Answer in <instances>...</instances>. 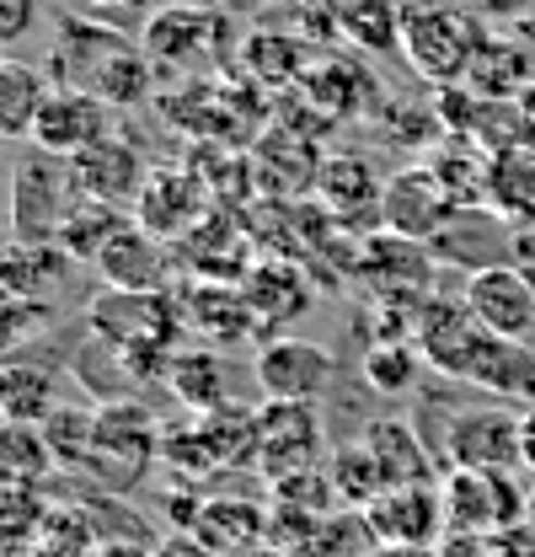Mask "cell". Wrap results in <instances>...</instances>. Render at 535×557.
<instances>
[{"label": "cell", "instance_id": "obj_1", "mask_svg": "<svg viewBox=\"0 0 535 557\" xmlns=\"http://www.w3.org/2000/svg\"><path fill=\"white\" fill-rule=\"evenodd\" d=\"M54 86H80L91 97H102L108 108H139L150 97V60L145 49L129 44L113 27H97L86 16H65L60 22V44H54Z\"/></svg>", "mask_w": 535, "mask_h": 557}, {"label": "cell", "instance_id": "obj_2", "mask_svg": "<svg viewBox=\"0 0 535 557\" xmlns=\"http://www.w3.org/2000/svg\"><path fill=\"white\" fill-rule=\"evenodd\" d=\"M476 49H482V38H476V22L466 11H456L445 0H412L401 11V54L412 60L418 75L456 86L471 70Z\"/></svg>", "mask_w": 535, "mask_h": 557}, {"label": "cell", "instance_id": "obj_3", "mask_svg": "<svg viewBox=\"0 0 535 557\" xmlns=\"http://www.w3.org/2000/svg\"><path fill=\"white\" fill-rule=\"evenodd\" d=\"M80 205V183H75V166L65 156H49V150H27L11 172V225L22 242H54L65 214Z\"/></svg>", "mask_w": 535, "mask_h": 557}, {"label": "cell", "instance_id": "obj_4", "mask_svg": "<svg viewBox=\"0 0 535 557\" xmlns=\"http://www.w3.org/2000/svg\"><path fill=\"white\" fill-rule=\"evenodd\" d=\"M439 493H445L450 531H471V536H498L525 525V504H531V487L514 472H476V467L439 472Z\"/></svg>", "mask_w": 535, "mask_h": 557}, {"label": "cell", "instance_id": "obj_5", "mask_svg": "<svg viewBox=\"0 0 535 557\" xmlns=\"http://www.w3.org/2000/svg\"><path fill=\"white\" fill-rule=\"evenodd\" d=\"M150 456H155V429H150V413L139 408V397L97 408V434H91V450H86L80 472H91L113 493H129L145 478Z\"/></svg>", "mask_w": 535, "mask_h": 557}, {"label": "cell", "instance_id": "obj_6", "mask_svg": "<svg viewBox=\"0 0 535 557\" xmlns=\"http://www.w3.org/2000/svg\"><path fill=\"white\" fill-rule=\"evenodd\" d=\"M252 375H258L263 403H316V397H327V386L337 381V359L322 344L273 333V338H258Z\"/></svg>", "mask_w": 535, "mask_h": 557}, {"label": "cell", "instance_id": "obj_7", "mask_svg": "<svg viewBox=\"0 0 535 557\" xmlns=\"http://www.w3.org/2000/svg\"><path fill=\"white\" fill-rule=\"evenodd\" d=\"M456 214H461V205L450 199V188L439 183V172L428 161L423 166H401V172L386 177V194H381V225L386 231L434 247L456 225Z\"/></svg>", "mask_w": 535, "mask_h": 557}, {"label": "cell", "instance_id": "obj_8", "mask_svg": "<svg viewBox=\"0 0 535 557\" xmlns=\"http://www.w3.org/2000/svg\"><path fill=\"white\" fill-rule=\"evenodd\" d=\"M445 467L525 472V461H520V413L503 408V403L450 413V423H445Z\"/></svg>", "mask_w": 535, "mask_h": 557}, {"label": "cell", "instance_id": "obj_9", "mask_svg": "<svg viewBox=\"0 0 535 557\" xmlns=\"http://www.w3.org/2000/svg\"><path fill=\"white\" fill-rule=\"evenodd\" d=\"M252 467L263 472L268 483H284L295 472L322 467V418H316V403H263Z\"/></svg>", "mask_w": 535, "mask_h": 557}, {"label": "cell", "instance_id": "obj_10", "mask_svg": "<svg viewBox=\"0 0 535 557\" xmlns=\"http://www.w3.org/2000/svg\"><path fill=\"white\" fill-rule=\"evenodd\" d=\"M461 300L493 338H514V344L535 338V278L525 269H514V263L471 269Z\"/></svg>", "mask_w": 535, "mask_h": 557}, {"label": "cell", "instance_id": "obj_11", "mask_svg": "<svg viewBox=\"0 0 535 557\" xmlns=\"http://www.w3.org/2000/svg\"><path fill=\"white\" fill-rule=\"evenodd\" d=\"M113 113H119V108H108L102 97H91V91H80V86H54L27 145L75 161V156H86L91 145L119 135V129H113Z\"/></svg>", "mask_w": 535, "mask_h": 557}, {"label": "cell", "instance_id": "obj_12", "mask_svg": "<svg viewBox=\"0 0 535 557\" xmlns=\"http://www.w3.org/2000/svg\"><path fill=\"white\" fill-rule=\"evenodd\" d=\"M482 333H487V327L471 317L466 300H439V295H428V300L412 311V344L423 348L428 370H439L445 381H461V375H466Z\"/></svg>", "mask_w": 535, "mask_h": 557}, {"label": "cell", "instance_id": "obj_13", "mask_svg": "<svg viewBox=\"0 0 535 557\" xmlns=\"http://www.w3.org/2000/svg\"><path fill=\"white\" fill-rule=\"evenodd\" d=\"M364 515H370V525H375V536H381L386 547H439V536L450 531L439 483L386 487Z\"/></svg>", "mask_w": 535, "mask_h": 557}, {"label": "cell", "instance_id": "obj_14", "mask_svg": "<svg viewBox=\"0 0 535 557\" xmlns=\"http://www.w3.org/2000/svg\"><path fill=\"white\" fill-rule=\"evenodd\" d=\"M241 295H247V306H252V317H258V333L273 338V333H284L289 322H300V317L311 311L316 278L306 274L300 258H263V263L247 269Z\"/></svg>", "mask_w": 535, "mask_h": 557}, {"label": "cell", "instance_id": "obj_15", "mask_svg": "<svg viewBox=\"0 0 535 557\" xmlns=\"http://www.w3.org/2000/svg\"><path fill=\"white\" fill-rule=\"evenodd\" d=\"M353 269L370 278L386 300H428V278H434V263H428V247L423 242H407L397 231H375V236H364L359 242V258H353Z\"/></svg>", "mask_w": 535, "mask_h": 557}, {"label": "cell", "instance_id": "obj_16", "mask_svg": "<svg viewBox=\"0 0 535 557\" xmlns=\"http://www.w3.org/2000/svg\"><path fill=\"white\" fill-rule=\"evenodd\" d=\"M177 311H183V333H194L209 348H225L236 338H263L241 284L231 289L225 278H194V289L177 300Z\"/></svg>", "mask_w": 535, "mask_h": 557}, {"label": "cell", "instance_id": "obj_17", "mask_svg": "<svg viewBox=\"0 0 535 557\" xmlns=\"http://www.w3.org/2000/svg\"><path fill=\"white\" fill-rule=\"evenodd\" d=\"M70 258L60 242H22L11 236V247L0 252V295L5 300H27V306H54V295L65 289Z\"/></svg>", "mask_w": 535, "mask_h": 557}, {"label": "cell", "instance_id": "obj_18", "mask_svg": "<svg viewBox=\"0 0 535 557\" xmlns=\"http://www.w3.org/2000/svg\"><path fill=\"white\" fill-rule=\"evenodd\" d=\"M214 33H220V22L203 11V5H161L150 22H145V33H139V49H145V60L155 70H188L194 60L209 54V44H214Z\"/></svg>", "mask_w": 535, "mask_h": 557}, {"label": "cell", "instance_id": "obj_19", "mask_svg": "<svg viewBox=\"0 0 535 557\" xmlns=\"http://www.w3.org/2000/svg\"><path fill=\"white\" fill-rule=\"evenodd\" d=\"M70 166H75V183H80V194H86V199H102V205H119V209H134V199H139V194H145V183H150L145 156H139L124 135L91 145V150H86V156H75Z\"/></svg>", "mask_w": 535, "mask_h": 557}, {"label": "cell", "instance_id": "obj_20", "mask_svg": "<svg viewBox=\"0 0 535 557\" xmlns=\"http://www.w3.org/2000/svg\"><path fill=\"white\" fill-rule=\"evenodd\" d=\"M91 269L108 278L113 289H166V278H172V247H166V236H155V231H145L139 220H129V225L97 252Z\"/></svg>", "mask_w": 535, "mask_h": 557}, {"label": "cell", "instance_id": "obj_21", "mask_svg": "<svg viewBox=\"0 0 535 557\" xmlns=\"http://www.w3.org/2000/svg\"><path fill=\"white\" fill-rule=\"evenodd\" d=\"M461 386H476V392H487V397H498V403H520V408H531L535 403V348L514 344V338H493V333H482V344H476V354H471Z\"/></svg>", "mask_w": 535, "mask_h": 557}, {"label": "cell", "instance_id": "obj_22", "mask_svg": "<svg viewBox=\"0 0 535 557\" xmlns=\"http://www.w3.org/2000/svg\"><path fill=\"white\" fill-rule=\"evenodd\" d=\"M381 194L386 183L375 177V166L364 156H327L322 161V177H316V199L333 214L337 225H353L359 214H370L381 225Z\"/></svg>", "mask_w": 535, "mask_h": 557}, {"label": "cell", "instance_id": "obj_23", "mask_svg": "<svg viewBox=\"0 0 535 557\" xmlns=\"http://www.w3.org/2000/svg\"><path fill=\"white\" fill-rule=\"evenodd\" d=\"M54 408H60V370L27 354H5L0 359V418L49 423Z\"/></svg>", "mask_w": 535, "mask_h": 557}, {"label": "cell", "instance_id": "obj_24", "mask_svg": "<svg viewBox=\"0 0 535 557\" xmlns=\"http://www.w3.org/2000/svg\"><path fill=\"white\" fill-rule=\"evenodd\" d=\"M359 440L370 445V456H375V467H381L386 487L439 483V472H434V450L418 440V429H412L407 418H375Z\"/></svg>", "mask_w": 535, "mask_h": 557}, {"label": "cell", "instance_id": "obj_25", "mask_svg": "<svg viewBox=\"0 0 535 557\" xmlns=\"http://www.w3.org/2000/svg\"><path fill=\"white\" fill-rule=\"evenodd\" d=\"M203 188L194 172H150L145 194L134 199V220L155 236H177L188 225H199Z\"/></svg>", "mask_w": 535, "mask_h": 557}, {"label": "cell", "instance_id": "obj_26", "mask_svg": "<svg viewBox=\"0 0 535 557\" xmlns=\"http://www.w3.org/2000/svg\"><path fill=\"white\" fill-rule=\"evenodd\" d=\"M161 386H172L194 413H220V408H231V364H225L220 348H209V344L177 348Z\"/></svg>", "mask_w": 535, "mask_h": 557}, {"label": "cell", "instance_id": "obj_27", "mask_svg": "<svg viewBox=\"0 0 535 557\" xmlns=\"http://www.w3.org/2000/svg\"><path fill=\"white\" fill-rule=\"evenodd\" d=\"M70 375L86 386V397L91 403H134V386H139V375H134L129 354L113 344V338H102V333H91L86 327V338L80 348L70 354Z\"/></svg>", "mask_w": 535, "mask_h": 557}, {"label": "cell", "instance_id": "obj_28", "mask_svg": "<svg viewBox=\"0 0 535 557\" xmlns=\"http://www.w3.org/2000/svg\"><path fill=\"white\" fill-rule=\"evenodd\" d=\"M194 536L214 557H247L252 547L268 542V515L241 504V498H209L194 520Z\"/></svg>", "mask_w": 535, "mask_h": 557}, {"label": "cell", "instance_id": "obj_29", "mask_svg": "<svg viewBox=\"0 0 535 557\" xmlns=\"http://www.w3.org/2000/svg\"><path fill=\"white\" fill-rule=\"evenodd\" d=\"M49 75L16 54H0V139H33L38 113L49 102Z\"/></svg>", "mask_w": 535, "mask_h": 557}, {"label": "cell", "instance_id": "obj_30", "mask_svg": "<svg viewBox=\"0 0 535 557\" xmlns=\"http://www.w3.org/2000/svg\"><path fill=\"white\" fill-rule=\"evenodd\" d=\"M60 467L43 423H16V418H0V483L11 487H38L49 472Z\"/></svg>", "mask_w": 535, "mask_h": 557}, {"label": "cell", "instance_id": "obj_31", "mask_svg": "<svg viewBox=\"0 0 535 557\" xmlns=\"http://www.w3.org/2000/svg\"><path fill=\"white\" fill-rule=\"evenodd\" d=\"M381 547H386V542L375 536L370 515L353 509V504H337L333 515L316 520V531L306 536L300 557H375Z\"/></svg>", "mask_w": 535, "mask_h": 557}, {"label": "cell", "instance_id": "obj_32", "mask_svg": "<svg viewBox=\"0 0 535 557\" xmlns=\"http://www.w3.org/2000/svg\"><path fill=\"white\" fill-rule=\"evenodd\" d=\"M124 225H129V214L119 205H102V199H86V194H80V205L65 214V225H60L54 242L65 247L75 263H97V252H102Z\"/></svg>", "mask_w": 535, "mask_h": 557}, {"label": "cell", "instance_id": "obj_33", "mask_svg": "<svg viewBox=\"0 0 535 557\" xmlns=\"http://www.w3.org/2000/svg\"><path fill=\"white\" fill-rule=\"evenodd\" d=\"M487 205L498 209V220L535 214V156L503 150V156L487 161Z\"/></svg>", "mask_w": 535, "mask_h": 557}, {"label": "cell", "instance_id": "obj_34", "mask_svg": "<svg viewBox=\"0 0 535 557\" xmlns=\"http://www.w3.org/2000/svg\"><path fill=\"white\" fill-rule=\"evenodd\" d=\"M428 359H423V348L412 344V338H381V344L364 348V359H359V370H364V381H370V392H381V397H401V392H412V381H418V370H423Z\"/></svg>", "mask_w": 535, "mask_h": 557}, {"label": "cell", "instance_id": "obj_35", "mask_svg": "<svg viewBox=\"0 0 535 557\" xmlns=\"http://www.w3.org/2000/svg\"><path fill=\"white\" fill-rule=\"evenodd\" d=\"M327 472H333V483H337V498L353 504V509H370V504L386 493V478H381V467H375V456H370L364 440L337 445L333 461H327Z\"/></svg>", "mask_w": 535, "mask_h": 557}, {"label": "cell", "instance_id": "obj_36", "mask_svg": "<svg viewBox=\"0 0 535 557\" xmlns=\"http://www.w3.org/2000/svg\"><path fill=\"white\" fill-rule=\"evenodd\" d=\"M43 498H38V487H11L0 483V553H11V547H22L38 525H43Z\"/></svg>", "mask_w": 535, "mask_h": 557}, {"label": "cell", "instance_id": "obj_37", "mask_svg": "<svg viewBox=\"0 0 535 557\" xmlns=\"http://www.w3.org/2000/svg\"><path fill=\"white\" fill-rule=\"evenodd\" d=\"M43 0H0V49H16L38 33Z\"/></svg>", "mask_w": 535, "mask_h": 557}, {"label": "cell", "instance_id": "obj_38", "mask_svg": "<svg viewBox=\"0 0 535 557\" xmlns=\"http://www.w3.org/2000/svg\"><path fill=\"white\" fill-rule=\"evenodd\" d=\"M487 557H535V531L531 525H514V531L487 536Z\"/></svg>", "mask_w": 535, "mask_h": 557}, {"label": "cell", "instance_id": "obj_39", "mask_svg": "<svg viewBox=\"0 0 535 557\" xmlns=\"http://www.w3.org/2000/svg\"><path fill=\"white\" fill-rule=\"evenodd\" d=\"M150 557H214V553L203 547V542H199V536H194V531H177L172 542H161V547H155V553H150Z\"/></svg>", "mask_w": 535, "mask_h": 557}, {"label": "cell", "instance_id": "obj_40", "mask_svg": "<svg viewBox=\"0 0 535 557\" xmlns=\"http://www.w3.org/2000/svg\"><path fill=\"white\" fill-rule=\"evenodd\" d=\"M520 461H525V472H535V403L520 413Z\"/></svg>", "mask_w": 535, "mask_h": 557}, {"label": "cell", "instance_id": "obj_41", "mask_svg": "<svg viewBox=\"0 0 535 557\" xmlns=\"http://www.w3.org/2000/svg\"><path fill=\"white\" fill-rule=\"evenodd\" d=\"M375 557H434V547H381Z\"/></svg>", "mask_w": 535, "mask_h": 557}, {"label": "cell", "instance_id": "obj_42", "mask_svg": "<svg viewBox=\"0 0 535 557\" xmlns=\"http://www.w3.org/2000/svg\"><path fill=\"white\" fill-rule=\"evenodd\" d=\"M247 557H300V553H289V547H273V542H263V547H252Z\"/></svg>", "mask_w": 535, "mask_h": 557}, {"label": "cell", "instance_id": "obj_43", "mask_svg": "<svg viewBox=\"0 0 535 557\" xmlns=\"http://www.w3.org/2000/svg\"><path fill=\"white\" fill-rule=\"evenodd\" d=\"M11 236H16V225H11V214H5V209H0V252H5V247H11Z\"/></svg>", "mask_w": 535, "mask_h": 557}, {"label": "cell", "instance_id": "obj_44", "mask_svg": "<svg viewBox=\"0 0 535 557\" xmlns=\"http://www.w3.org/2000/svg\"><path fill=\"white\" fill-rule=\"evenodd\" d=\"M91 11H124V5H139V0H86Z\"/></svg>", "mask_w": 535, "mask_h": 557}, {"label": "cell", "instance_id": "obj_45", "mask_svg": "<svg viewBox=\"0 0 535 557\" xmlns=\"http://www.w3.org/2000/svg\"><path fill=\"white\" fill-rule=\"evenodd\" d=\"M525 525L535 531V487H531V504H525Z\"/></svg>", "mask_w": 535, "mask_h": 557}, {"label": "cell", "instance_id": "obj_46", "mask_svg": "<svg viewBox=\"0 0 535 557\" xmlns=\"http://www.w3.org/2000/svg\"><path fill=\"white\" fill-rule=\"evenodd\" d=\"M333 5H353V0H333Z\"/></svg>", "mask_w": 535, "mask_h": 557}]
</instances>
